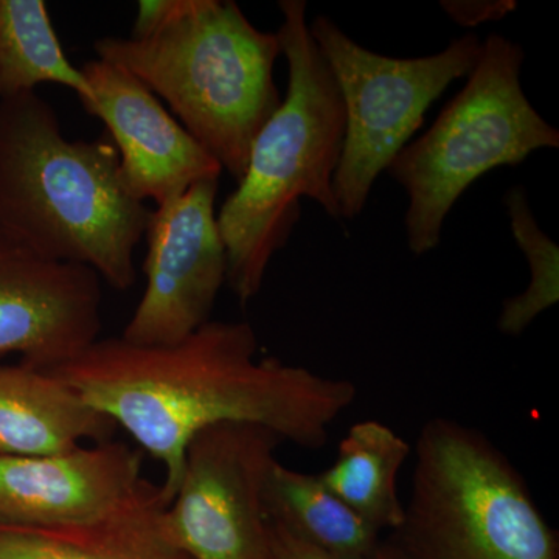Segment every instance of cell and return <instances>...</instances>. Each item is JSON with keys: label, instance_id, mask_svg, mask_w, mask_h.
Masks as SVG:
<instances>
[{"label": "cell", "instance_id": "obj_20", "mask_svg": "<svg viewBox=\"0 0 559 559\" xmlns=\"http://www.w3.org/2000/svg\"><path fill=\"white\" fill-rule=\"evenodd\" d=\"M190 0H140L131 38L143 39L179 20Z\"/></svg>", "mask_w": 559, "mask_h": 559}, {"label": "cell", "instance_id": "obj_12", "mask_svg": "<svg viewBox=\"0 0 559 559\" xmlns=\"http://www.w3.org/2000/svg\"><path fill=\"white\" fill-rule=\"evenodd\" d=\"M142 455L100 441L47 457L0 455V525L84 527L105 521L138 491Z\"/></svg>", "mask_w": 559, "mask_h": 559}, {"label": "cell", "instance_id": "obj_17", "mask_svg": "<svg viewBox=\"0 0 559 559\" xmlns=\"http://www.w3.org/2000/svg\"><path fill=\"white\" fill-rule=\"evenodd\" d=\"M60 84L90 102L86 76L62 50L44 0H0V98Z\"/></svg>", "mask_w": 559, "mask_h": 559}, {"label": "cell", "instance_id": "obj_21", "mask_svg": "<svg viewBox=\"0 0 559 559\" xmlns=\"http://www.w3.org/2000/svg\"><path fill=\"white\" fill-rule=\"evenodd\" d=\"M267 543H270V559H334L314 549L310 544L297 539L271 521H267Z\"/></svg>", "mask_w": 559, "mask_h": 559}, {"label": "cell", "instance_id": "obj_10", "mask_svg": "<svg viewBox=\"0 0 559 559\" xmlns=\"http://www.w3.org/2000/svg\"><path fill=\"white\" fill-rule=\"evenodd\" d=\"M102 278L83 264L44 259L0 235V356L50 370L80 356L102 330Z\"/></svg>", "mask_w": 559, "mask_h": 559}, {"label": "cell", "instance_id": "obj_15", "mask_svg": "<svg viewBox=\"0 0 559 559\" xmlns=\"http://www.w3.org/2000/svg\"><path fill=\"white\" fill-rule=\"evenodd\" d=\"M264 509L274 522L334 559H374L381 547V532L345 506L318 476L272 465Z\"/></svg>", "mask_w": 559, "mask_h": 559}, {"label": "cell", "instance_id": "obj_3", "mask_svg": "<svg viewBox=\"0 0 559 559\" xmlns=\"http://www.w3.org/2000/svg\"><path fill=\"white\" fill-rule=\"evenodd\" d=\"M278 7L288 90L253 140L237 190L216 213L226 246V283L241 305L257 297L272 257L288 242L300 218L301 198L341 219L334 197L345 139L340 87L311 38L307 2L282 0Z\"/></svg>", "mask_w": 559, "mask_h": 559}, {"label": "cell", "instance_id": "obj_18", "mask_svg": "<svg viewBox=\"0 0 559 559\" xmlns=\"http://www.w3.org/2000/svg\"><path fill=\"white\" fill-rule=\"evenodd\" d=\"M514 240L528 261L530 282L521 296L503 301L498 329L507 336H521L533 320L549 310L559 299V249L533 215L527 193L513 187L503 198Z\"/></svg>", "mask_w": 559, "mask_h": 559}, {"label": "cell", "instance_id": "obj_2", "mask_svg": "<svg viewBox=\"0 0 559 559\" xmlns=\"http://www.w3.org/2000/svg\"><path fill=\"white\" fill-rule=\"evenodd\" d=\"M153 210L106 139L69 140L36 92L0 98V235L44 259L83 264L112 288L135 283Z\"/></svg>", "mask_w": 559, "mask_h": 559}, {"label": "cell", "instance_id": "obj_8", "mask_svg": "<svg viewBox=\"0 0 559 559\" xmlns=\"http://www.w3.org/2000/svg\"><path fill=\"white\" fill-rule=\"evenodd\" d=\"M282 441L248 423H219L190 440L178 489L162 518L183 555L270 559L264 488Z\"/></svg>", "mask_w": 559, "mask_h": 559}, {"label": "cell", "instance_id": "obj_13", "mask_svg": "<svg viewBox=\"0 0 559 559\" xmlns=\"http://www.w3.org/2000/svg\"><path fill=\"white\" fill-rule=\"evenodd\" d=\"M116 423L66 382L33 367H0V455L47 457L112 439Z\"/></svg>", "mask_w": 559, "mask_h": 559}, {"label": "cell", "instance_id": "obj_16", "mask_svg": "<svg viewBox=\"0 0 559 559\" xmlns=\"http://www.w3.org/2000/svg\"><path fill=\"white\" fill-rule=\"evenodd\" d=\"M411 444L374 419L356 423L340 443L337 459L319 480L378 532L396 528L404 516L399 473Z\"/></svg>", "mask_w": 559, "mask_h": 559}, {"label": "cell", "instance_id": "obj_4", "mask_svg": "<svg viewBox=\"0 0 559 559\" xmlns=\"http://www.w3.org/2000/svg\"><path fill=\"white\" fill-rule=\"evenodd\" d=\"M94 49L164 98L240 182L253 140L282 105L277 33L259 31L234 0H190L179 20L148 38H103Z\"/></svg>", "mask_w": 559, "mask_h": 559}, {"label": "cell", "instance_id": "obj_1", "mask_svg": "<svg viewBox=\"0 0 559 559\" xmlns=\"http://www.w3.org/2000/svg\"><path fill=\"white\" fill-rule=\"evenodd\" d=\"M248 322L209 320L168 347L98 340L47 373L123 428L165 466L160 489L175 498L190 440L219 423H248L305 450H319L358 396L349 380L275 358L257 359Z\"/></svg>", "mask_w": 559, "mask_h": 559}, {"label": "cell", "instance_id": "obj_9", "mask_svg": "<svg viewBox=\"0 0 559 559\" xmlns=\"http://www.w3.org/2000/svg\"><path fill=\"white\" fill-rule=\"evenodd\" d=\"M219 178L200 180L151 213L146 288L121 340L168 347L209 322L227 275L215 210Z\"/></svg>", "mask_w": 559, "mask_h": 559}, {"label": "cell", "instance_id": "obj_6", "mask_svg": "<svg viewBox=\"0 0 559 559\" xmlns=\"http://www.w3.org/2000/svg\"><path fill=\"white\" fill-rule=\"evenodd\" d=\"M524 60L520 44L489 35L462 91L390 162L385 171L409 197L404 226L415 255L440 245L448 213L481 176L520 165L535 151L559 148V131L522 90Z\"/></svg>", "mask_w": 559, "mask_h": 559}, {"label": "cell", "instance_id": "obj_5", "mask_svg": "<svg viewBox=\"0 0 559 559\" xmlns=\"http://www.w3.org/2000/svg\"><path fill=\"white\" fill-rule=\"evenodd\" d=\"M415 454L403 521L382 539L396 558L559 559L557 530L480 430L430 418Z\"/></svg>", "mask_w": 559, "mask_h": 559}, {"label": "cell", "instance_id": "obj_19", "mask_svg": "<svg viewBox=\"0 0 559 559\" xmlns=\"http://www.w3.org/2000/svg\"><path fill=\"white\" fill-rule=\"evenodd\" d=\"M441 10L462 27H477L485 22L502 21L518 9L514 0H443Z\"/></svg>", "mask_w": 559, "mask_h": 559}, {"label": "cell", "instance_id": "obj_11", "mask_svg": "<svg viewBox=\"0 0 559 559\" xmlns=\"http://www.w3.org/2000/svg\"><path fill=\"white\" fill-rule=\"evenodd\" d=\"M81 72L92 91L83 106L108 128L135 198L153 200L159 207L200 180L219 178V162L142 81L102 60L87 62Z\"/></svg>", "mask_w": 559, "mask_h": 559}, {"label": "cell", "instance_id": "obj_7", "mask_svg": "<svg viewBox=\"0 0 559 559\" xmlns=\"http://www.w3.org/2000/svg\"><path fill=\"white\" fill-rule=\"evenodd\" d=\"M310 33L344 103L345 139L334 197L341 219L353 221L366 209L374 180L423 127L430 105L452 81L473 72L484 40L466 33L440 53L393 58L355 43L326 16H316Z\"/></svg>", "mask_w": 559, "mask_h": 559}, {"label": "cell", "instance_id": "obj_14", "mask_svg": "<svg viewBox=\"0 0 559 559\" xmlns=\"http://www.w3.org/2000/svg\"><path fill=\"white\" fill-rule=\"evenodd\" d=\"M167 506L160 485L145 479L120 510L97 524L0 525V559H190L165 533L162 518Z\"/></svg>", "mask_w": 559, "mask_h": 559}, {"label": "cell", "instance_id": "obj_22", "mask_svg": "<svg viewBox=\"0 0 559 559\" xmlns=\"http://www.w3.org/2000/svg\"><path fill=\"white\" fill-rule=\"evenodd\" d=\"M374 559H399L395 557V555L392 554L388 549V547L384 546V544L381 543L380 550H378L377 557Z\"/></svg>", "mask_w": 559, "mask_h": 559}]
</instances>
